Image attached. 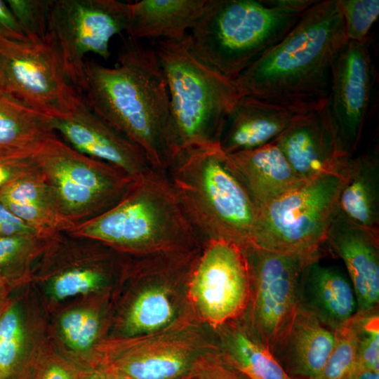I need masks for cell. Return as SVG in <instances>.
<instances>
[{"label": "cell", "instance_id": "3957f363", "mask_svg": "<svg viewBox=\"0 0 379 379\" xmlns=\"http://www.w3.org/2000/svg\"><path fill=\"white\" fill-rule=\"evenodd\" d=\"M314 0H206L185 39L204 64L234 80L278 44Z\"/></svg>", "mask_w": 379, "mask_h": 379}, {"label": "cell", "instance_id": "5b68a950", "mask_svg": "<svg viewBox=\"0 0 379 379\" xmlns=\"http://www.w3.org/2000/svg\"><path fill=\"white\" fill-rule=\"evenodd\" d=\"M166 174L204 242L253 245L259 208L219 144L181 151Z\"/></svg>", "mask_w": 379, "mask_h": 379}, {"label": "cell", "instance_id": "9c48e42d", "mask_svg": "<svg viewBox=\"0 0 379 379\" xmlns=\"http://www.w3.org/2000/svg\"><path fill=\"white\" fill-rule=\"evenodd\" d=\"M129 12V3L117 0H53L46 41L78 90L85 55L93 53L107 60L110 40L126 32Z\"/></svg>", "mask_w": 379, "mask_h": 379}, {"label": "cell", "instance_id": "ab89813d", "mask_svg": "<svg viewBox=\"0 0 379 379\" xmlns=\"http://www.w3.org/2000/svg\"><path fill=\"white\" fill-rule=\"evenodd\" d=\"M34 379H79V373L64 363L52 361L42 368Z\"/></svg>", "mask_w": 379, "mask_h": 379}, {"label": "cell", "instance_id": "8d00e7d4", "mask_svg": "<svg viewBox=\"0 0 379 379\" xmlns=\"http://www.w3.org/2000/svg\"><path fill=\"white\" fill-rule=\"evenodd\" d=\"M34 152L0 151V190L37 168Z\"/></svg>", "mask_w": 379, "mask_h": 379}, {"label": "cell", "instance_id": "30bf717a", "mask_svg": "<svg viewBox=\"0 0 379 379\" xmlns=\"http://www.w3.org/2000/svg\"><path fill=\"white\" fill-rule=\"evenodd\" d=\"M242 248L251 281L248 325L272 352L298 310L299 284L305 267L319 258L255 246Z\"/></svg>", "mask_w": 379, "mask_h": 379}, {"label": "cell", "instance_id": "d6a6232c", "mask_svg": "<svg viewBox=\"0 0 379 379\" xmlns=\"http://www.w3.org/2000/svg\"><path fill=\"white\" fill-rule=\"evenodd\" d=\"M357 362L360 368L379 371V312L355 314Z\"/></svg>", "mask_w": 379, "mask_h": 379}, {"label": "cell", "instance_id": "8fae6325", "mask_svg": "<svg viewBox=\"0 0 379 379\" xmlns=\"http://www.w3.org/2000/svg\"><path fill=\"white\" fill-rule=\"evenodd\" d=\"M188 281L191 300L211 326L220 327L246 314L251 281L239 245L222 239L205 241Z\"/></svg>", "mask_w": 379, "mask_h": 379}, {"label": "cell", "instance_id": "7a4b0ae2", "mask_svg": "<svg viewBox=\"0 0 379 379\" xmlns=\"http://www.w3.org/2000/svg\"><path fill=\"white\" fill-rule=\"evenodd\" d=\"M347 42L338 0L314 1L278 44L233 80L239 95L324 100L333 65Z\"/></svg>", "mask_w": 379, "mask_h": 379}, {"label": "cell", "instance_id": "603a6c76", "mask_svg": "<svg viewBox=\"0 0 379 379\" xmlns=\"http://www.w3.org/2000/svg\"><path fill=\"white\" fill-rule=\"evenodd\" d=\"M206 0H142L129 3L128 36L182 41L199 18Z\"/></svg>", "mask_w": 379, "mask_h": 379}, {"label": "cell", "instance_id": "83f0119b", "mask_svg": "<svg viewBox=\"0 0 379 379\" xmlns=\"http://www.w3.org/2000/svg\"><path fill=\"white\" fill-rule=\"evenodd\" d=\"M109 256V253L96 251L87 262L81 258L58 267L51 279L53 295L61 300L100 288L108 276L107 265L100 262Z\"/></svg>", "mask_w": 379, "mask_h": 379}, {"label": "cell", "instance_id": "e575fe53", "mask_svg": "<svg viewBox=\"0 0 379 379\" xmlns=\"http://www.w3.org/2000/svg\"><path fill=\"white\" fill-rule=\"evenodd\" d=\"M99 327L97 314L90 310H72L63 314L60 319V328L65 341L77 351L89 349L97 338Z\"/></svg>", "mask_w": 379, "mask_h": 379}, {"label": "cell", "instance_id": "ffe728a7", "mask_svg": "<svg viewBox=\"0 0 379 379\" xmlns=\"http://www.w3.org/2000/svg\"><path fill=\"white\" fill-rule=\"evenodd\" d=\"M298 306L328 328L338 331L356 314L357 305L352 284L335 267L319 260L304 269L299 284Z\"/></svg>", "mask_w": 379, "mask_h": 379}, {"label": "cell", "instance_id": "277c9868", "mask_svg": "<svg viewBox=\"0 0 379 379\" xmlns=\"http://www.w3.org/2000/svg\"><path fill=\"white\" fill-rule=\"evenodd\" d=\"M67 232L140 255L194 251L204 244L166 172L157 171L135 180L113 207Z\"/></svg>", "mask_w": 379, "mask_h": 379}, {"label": "cell", "instance_id": "e0dca14e", "mask_svg": "<svg viewBox=\"0 0 379 379\" xmlns=\"http://www.w3.org/2000/svg\"><path fill=\"white\" fill-rule=\"evenodd\" d=\"M131 340L109 352L100 361L129 379H181L199 357L189 338L175 334H156Z\"/></svg>", "mask_w": 379, "mask_h": 379}, {"label": "cell", "instance_id": "836d02e7", "mask_svg": "<svg viewBox=\"0 0 379 379\" xmlns=\"http://www.w3.org/2000/svg\"><path fill=\"white\" fill-rule=\"evenodd\" d=\"M348 41L366 42L368 33L379 16L378 0H338Z\"/></svg>", "mask_w": 379, "mask_h": 379}, {"label": "cell", "instance_id": "484cf974", "mask_svg": "<svg viewBox=\"0 0 379 379\" xmlns=\"http://www.w3.org/2000/svg\"><path fill=\"white\" fill-rule=\"evenodd\" d=\"M223 326L222 352L247 379H292L249 325L234 320Z\"/></svg>", "mask_w": 379, "mask_h": 379}, {"label": "cell", "instance_id": "5bb4252c", "mask_svg": "<svg viewBox=\"0 0 379 379\" xmlns=\"http://www.w3.org/2000/svg\"><path fill=\"white\" fill-rule=\"evenodd\" d=\"M273 142L302 180L325 175L346 179L353 157L340 139L327 100L296 119Z\"/></svg>", "mask_w": 379, "mask_h": 379}, {"label": "cell", "instance_id": "60d3db41", "mask_svg": "<svg viewBox=\"0 0 379 379\" xmlns=\"http://www.w3.org/2000/svg\"><path fill=\"white\" fill-rule=\"evenodd\" d=\"M79 379H108L107 370L102 365L79 372Z\"/></svg>", "mask_w": 379, "mask_h": 379}, {"label": "cell", "instance_id": "cb8c5ba5", "mask_svg": "<svg viewBox=\"0 0 379 379\" xmlns=\"http://www.w3.org/2000/svg\"><path fill=\"white\" fill-rule=\"evenodd\" d=\"M338 209L354 223L379 233V159L376 151L352 158Z\"/></svg>", "mask_w": 379, "mask_h": 379}, {"label": "cell", "instance_id": "4316f807", "mask_svg": "<svg viewBox=\"0 0 379 379\" xmlns=\"http://www.w3.org/2000/svg\"><path fill=\"white\" fill-rule=\"evenodd\" d=\"M168 288L163 282L149 284L131 305L126 319L131 335L154 333L173 319L175 307Z\"/></svg>", "mask_w": 379, "mask_h": 379}, {"label": "cell", "instance_id": "52a82bcc", "mask_svg": "<svg viewBox=\"0 0 379 379\" xmlns=\"http://www.w3.org/2000/svg\"><path fill=\"white\" fill-rule=\"evenodd\" d=\"M60 213L76 226L105 213L135 179L121 169L77 151L55 135L34 152Z\"/></svg>", "mask_w": 379, "mask_h": 379}, {"label": "cell", "instance_id": "2e32d148", "mask_svg": "<svg viewBox=\"0 0 379 379\" xmlns=\"http://www.w3.org/2000/svg\"><path fill=\"white\" fill-rule=\"evenodd\" d=\"M322 100H285L241 96L229 114L219 146L226 154L255 149L273 142L296 119L322 105Z\"/></svg>", "mask_w": 379, "mask_h": 379}, {"label": "cell", "instance_id": "b9f144b4", "mask_svg": "<svg viewBox=\"0 0 379 379\" xmlns=\"http://www.w3.org/2000/svg\"><path fill=\"white\" fill-rule=\"evenodd\" d=\"M351 379H379V371L360 368L357 366Z\"/></svg>", "mask_w": 379, "mask_h": 379}, {"label": "cell", "instance_id": "7402d4cb", "mask_svg": "<svg viewBox=\"0 0 379 379\" xmlns=\"http://www.w3.org/2000/svg\"><path fill=\"white\" fill-rule=\"evenodd\" d=\"M0 201L41 237L49 238L74 227L60 213L38 166L1 190Z\"/></svg>", "mask_w": 379, "mask_h": 379}, {"label": "cell", "instance_id": "ba28073f", "mask_svg": "<svg viewBox=\"0 0 379 379\" xmlns=\"http://www.w3.org/2000/svg\"><path fill=\"white\" fill-rule=\"evenodd\" d=\"M345 180L319 176L260 208L253 246L319 258Z\"/></svg>", "mask_w": 379, "mask_h": 379}, {"label": "cell", "instance_id": "6da1fadb", "mask_svg": "<svg viewBox=\"0 0 379 379\" xmlns=\"http://www.w3.org/2000/svg\"><path fill=\"white\" fill-rule=\"evenodd\" d=\"M88 106L166 172L180 153L168 89L152 46L127 36L113 67L86 60L79 89Z\"/></svg>", "mask_w": 379, "mask_h": 379}, {"label": "cell", "instance_id": "74e56055", "mask_svg": "<svg viewBox=\"0 0 379 379\" xmlns=\"http://www.w3.org/2000/svg\"><path fill=\"white\" fill-rule=\"evenodd\" d=\"M0 37L15 41L29 40L22 32L6 1L0 0Z\"/></svg>", "mask_w": 379, "mask_h": 379}, {"label": "cell", "instance_id": "d4e9b609", "mask_svg": "<svg viewBox=\"0 0 379 379\" xmlns=\"http://www.w3.org/2000/svg\"><path fill=\"white\" fill-rule=\"evenodd\" d=\"M55 135L50 117L0 90V151L34 152Z\"/></svg>", "mask_w": 379, "mask_h": 379}, {"label": "cell", "instance_id": "8992f818", "mask_svg": "<svg viewBox=\"0 0 379 379\" xmlns=\"http://www.w3.org/2000/svg\"><path fill=\"white\" fill-rule=\"evenodd\" d=\"M185 37L152 43L166 81L180 152L219 144L226 119L239 98L234 81L201 62Z\"/></svg>", "mask_w": 379, "mask_h": 379}, {"label": "cell", "instance_id": "1f68e13d", "mask_svg": "<svg viewBox=\"0 0 379 379\" xmlns=\"http://www.w3.org/2000/svg\"><path fill=\"white\" fill-rule=\"evenodd\" d=\"M48 239L34 234L0 236V279L42 252Z\"/></svg>", "mask_w": 379, "mask_h": 379}, {"label": "cell", "instance_id": "44dd1931", "mask_svg": "<svg viewBox=\"0 0 379 379\" xmlns=\"http://www.w3.org/2000/svg\"><path fill=\"white\" fill-rule=\"evenodd\" d=\"M226 156L258 208L306 182L296 175L274 142Z\"/></svg>", "mask_w": 379, "mask_h": 379}, {"label": "cell", "instance_id": "ac0fdd59", "mask_svg": "<svg viewBox=\"0 0 379 379\" xmlns=\"http://www.w3.org/2000/svg\"><path fill=\"white\" fill-rule=\"evenodd\" d=\"M325 241L346 267L356 296V314L378 312L379 233L354 223L338 209Z\"/></svg>", "mask_w": 379, "mask_h": 379}, {"label": "cell", "instance_id": "f546056e", "mask_svg": "<svg viewBox=\"0 0 379 379\" xmlns=\"http://www.w3.org/2000/svg\"><path fill=\"white\" fill-rule=\"evenodd\" d=\"M337 340L317 379H351L357 366L353 318L337 331Z\"/></svg>", "mask_w": 379, "mask_h": 379}, {"label": "cell", "instance_id": "d590c367", "mask_svg": "<svg viewBox=\"0 0 379 379\" xmlns=\"http://www.w3.org/2000/svg\"><path fill=\"white\" fill-rule=\"evenodd\" d=\"M192 379H247L222 352L199 355L191 370Z\"/></svg>", "mask_w": 379, "mask_h": 379}, {"label": "cell", "instance_id": "f1b7e54d", "mask_svg": "<svg viewBox=\"0 0 379 379\" xmlns=\"http://www.w3.org/2000/svg\"><path fill=\"white\" fill-rule=\"evenodd\" d=\"M23 339L20 314L13 307L0 319V379H8L18 371Z\"/></svg>", "mask_w": 379, "mask_h": 379}, {"label": "cell", "instance_id": "7c38bea8", "mask_svg": "<svg viewBox=\"0 0 379 379\" xmlns=\"http://www.w3.org/2000/svg\"><path fill=\"white\" fill-rule=\"evenodd\" d=\"M47 41L0 37V90L53 118L65 112L76 91Z\"/></svg>", "mask_w": 379, "mask_h": 379}, {"label": "cell", "instance_id": "f35d334b", "mask_svg": "<svg viewBox=\"0 0 379 379\" xmlns=\"http://www.w3.org/2000/svg\"><path fill=\"white\" fill-rule=\"evenodd\" d=\"M36 234L0 201V236ZM38 235V234H37Z\"/></svg>", "mask_w": 379, "mask_h": 379}, {"label": "cell", "instance_id": "9a60e30c", "mask_svg": "<svg viewBox=\"0 0 379 379\" xmlns=\"http://www.w3.org/2000/svg\"><path fill=\"white\" fill-rule=\"evenodd\" d=\"M51 119L55 132L80 153L108 163L135 180L157 171L137 145L91 111L78 93L65 112Z\"/></svg>", "mask_w": 379, "mask_h": 379}, {"label": "cell", "instance_id": "4dcf8cb0", "mask_svg": "<svg viewBox=\"0 0 379 379\" xmlns=\"http://www.w3.org/2000/svg\"><path fill=\"white\" fill-rule=\"evenodd\" d=\"M6 3L30 41H46L53 0H7Z\"/></svg>", "mask_w": 379, "mask_h": 379}, {"label": "cell", "instance_id": "7bdbcfd3", "mask_svg": "<svg viewBox=\"0 0 379 379\" xmlns=\"http://www.w3.org/2000/svg\"><path fill=\"white\" fill-rule=\"evenodd\" d=\"M104 366V365H103ZM107 370L108 379H129L121 373L105 366ZM192 373H190L187 375L183 377L181 379H192Z\"/></svg>", "mask_w": 379, "mask_h": 379}, {"label": "cell", "instance_id": "d6986e66", "mask_svg": "<svg viewBox=\"0 0 379 379\" xmlns=\"http://www.w3.org/2000/svg\"><path fill=\"white\" fill-rule=\"evenodd\" d=\"M337 335L298 306L272 353L292 379H317L334 349Z\"/></svg>", "mask_w": 379, "mask_h": 379}, {"label": "cell", "instance_id": "4fadbf2b", "mask_svg": "<svg viewBox=\"0 0 379 379\" xmlns=\"http://www.w3.org/2000/svg\"><path fill=\"white\" fill-rule=\"evenodd\" d=\"M375 78L367 41H348L332 67L327 105L340 139L351 155L361 139Z\"/></svg>", "mask_w": 379, "mask_h": 379}]
</instances>
